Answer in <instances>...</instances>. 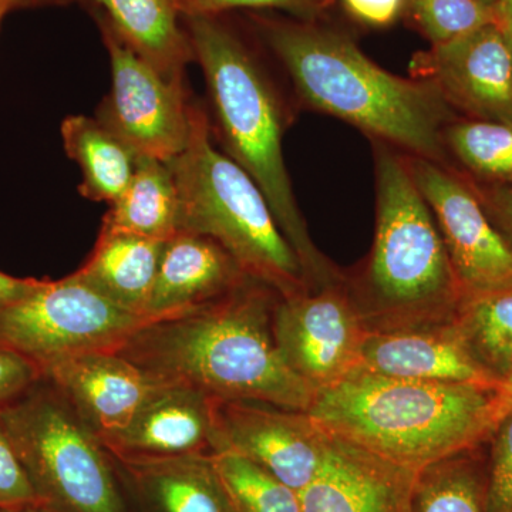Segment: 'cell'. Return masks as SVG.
<instances>
[{"label":"cell","mask_w":512,"mask_h":512,"mask_svg":"<svg viewBox=\"0 0 512 512\" xmlns=\"http://www.w3.org/2000/svg\"><path fill=\"white\" fill-rule=\"evenodd\" d=\"M450 325L498 386L512 375V281L463 293Z\"/></svg>","instance_id":"603a6c76"},{"label":"cell","mask_w":512,"mask_h":512,"mask_svg":"<svg viewBox=\"0 0 512 512\" xmlns=\"http://www.w3.org/2000/svg\"><path fill=\"white\" fill-rule=\"evenodd\" d=\"M349 18L366 28L386 29L406 15L407 0H340Z\"/></svg>","instance_id":"836d02e7"},{"label":"cell","mask_w":512,"mask_h":512,"mask_svg":"<svg viewBox=\"0 0 512 512\" xmlns=\"http://www.w3.org/2000/svg\"><path fill=\"white\" fill-rule=\"evenodd\" d=\"M167 165L180 198V232L214 239L245 275L281 298L311 291L265 195L234 160L215 148L211 120L201 104H191L187 144Z\"/></svg>","instance_id":"8992f818"},{"label":"cell","mask_w":512,"mask_h":512,"mask_svg":"<svg viewBox=\"0 0 512 512\" xmlns=\"http://www.w3.org/2000/svg\"><path fill=\"white\" fill-rule=\"evenodd\" d=\"M62 138L67 156L82 168L80 194L92 201H116L136 170L133 150L99 120L86 116L67 117Z\"/></svg>","instance_id":"cb8c5ba5"},{"label":"cell","mask_w":512,"mask_h":512,"mask_svg":"<svg viewBox=\"0 0 512 512\" xmlns=\"http://www.w3.org/2000/svg\"><path fill=\"white\" fill-rule=\"evenodd\" d=\"M278 298L248 279L218 301L146 323L117 352L156 382L187 384L217 400L308 412L315 390L276 346L272 316Z\"/></svg>","instance_id":"6da1fadb"},{"label":"cell","mask_w":512,"mask_h":512,"mask_svg":"<svg viewBox=\"0 0 512 512\" xmlns=\"http://www.w3.org/2000/svg\"><path fill=\"white\" fill-rule=\"evenodd\" d=\"M493 13L494 25L501 30L512 47V0H498Z\"/></svg>","instance_id":"d590c367"},{"label":"cell","mask_w":512,"mask_h":512,"mask_svg":"<svg viewBox=\"0 0 512 512\" xmlns=\"http://www.w3.org/2000/svg\"><path fill=\"white\" fill-rule=\"evenodd\" d=\"M406 15L431 45L494 23L493 9L478 0H407Z\"/></svg>","instance_id":"83f0119b"},{"label":"cell","mask_w":512,"mask_h":512,"mask_svg":"<svg viewBox=\"0 0 512 512\" xmlns=\"http://www.w3.org/2000/svg\"><path fill=\"white\" fill-rule=\"evenodd\" d=\"M485 512H512V409L491 436Z\"/></svg>","instance_id":"f1b7e54d"},{"label":"cell","mask_w":512,"mask_h":512,"mask_svg":"<svg viewBox=\"0 0 512 512\" xmlns=\"http://www.w3.org/2000/svg\"><path fill=\"white\" fill-rule=\"evenodd\" d=\"M375 144V241L348 291L367 330L450 323L463 296L439 227L406 156Z\"/></svg>","instance_id":"5b68a950"},{"label":"cell","mask_w":512,"mask_h":512,"mask_svg":"<svg viewBox=\"0 0 512 512\" xmlns=\"http://www.w3.org/2000/svg\"><path fill=\"white\" fill-rule=\"evenodd\" d=\"M476 450L444 458L421 470L413 512H485L487 477L473 457Z\"/></svg>","instance_id":"484cf974"},{"label":"cell","mask_w":512,"mask_h":512,"mask_svg":"<svg viewBox=\"0 0 512 512\" xmlns=\"http://www.w3.org/2000/svg\"><path fill=\"white\" fill-rule=\"evenodd\" d=\"M410 74L433 84L458 117L512 126V47L494 23L416 53Z\"/></svg>","instance_id":"7c38bea8"},{"label":"cell","mask_w":512,"mask_h":512,"mask_svg":"<svg viewBox=\"0 0 512 512\" xmlns=\"http://www.w3.org/2000/svg\"><path fill=\"white\" fill-rule=\"evenodd\" d=\"M43 281L32 278H15L0 271V305L18 302L35 292Z\"/></svg>","instance_id":"e575fe53"},{"label":"cell","mask_w":512,"mask_h":512,"mask_svg":"<svg viewBox=\"0 0 512 512\" xmlns=\"http://www.w3.org/2000/svg\"><path fill=\"white\" fill-rule=\"evenodd\" d=\"M272 330L286 365L315 393L339 383L360 366L369 332L346 281L279 296Z\"/></svg>","instance_id":"30bf717a"},{"label":"cell","mask_w":512,"mask_h":512,"mask_svg":"<svg viewBox=\"0 0 512 512\" xmlns=\"http://www.w3.org/2000/svg\"><path fill=\"white\" fill-rule=\"evenodd\" d=\"M308 413L332 436L419 473L476 450L507 414L498 387L416 382L362 367L316 393Z\"/></svg>","instance_id":"3957f363"},{"label":"cell","mask_w":512,"mask_h":512,"mask_svg":"<svg viewBox=\"0 0 512 512\" xmlns=\"http://www.w3.org/2000/svg\"><path fill=\"white\" fill-rule=\"evenodd\" d=\"M146 323L72 274L43 281L26 298L0 305V346L43 369L64 357L117 352Z\"/></svg>","instance_id":"ba28073f"},{"label":"cell","mask_w":512,"mask_h":512,"mask_svg":"<svg viewBox=\"0 0 512 512\" xmlns=\"http://www.w3.org/2000/svg\"><path fill=\"white\" fill-rule=\"evenodd\" d=\"M113 461L143 512H239L212 454Z\"/></svg>","instance_id":"d6986e66"},{"label":"cell","mask_w":512,"mask_h":512,"mask_svg":"<svg viewBox=\"0 0 512 512\" xmlns=\"http://www.w3.org/2000/svg\"><path fill=\"white\" fill-rule=\"evenodd\" d=\"M99 25L109 50L111 90L96 119L137 157L167 163L184 150L190 136L192 101L184 82L167 79L138 56L104 16H99Z\"/></svg>","instance_id":"9c48e42d"},{"label":"cell","mask_w":512,"mask_h":512,"mask_svg":"<svg viewBox=\"0 0 512 512\" xmlns=\"http://www.w3.org/2000/svg\"><path fill=\"white\" fill-rule=\"evenodd\" d=\"M6 5H9L10 8H18V6L25 5V3L30 2V0H2Z\"/></svg>","instance_id":"f35d334b"},{"label":"cell","mask_w":512,"mask_h":512,"mask_svg":"<svg viewBox=\"0 0 512 512\" xmlns=\"http://www.w3.org/2000/svg\"><path fill=\"white\" fill-rule=\"evenodd\" d=\"M330 3V0H178L183 18L220 16L232 9H282L303 22H319Z\"/></svg>","instance_id":"f546056e"},{"label":"cell","mask_w":512,"mask_h":512,"mask_svg":"<svg viewBox=\"0 0 512 512\" xmlns=\"http://www.w3.org/2000/svg\"><path fill=\"white\" fill-rule=\"evenodd\" d=\"M39 503L35 488L30 484L5 430L0 426V508Z\"/></svg>","instance_id":"4dcf8cb0"},{"label":"cell","mask_w":512,"mask_h":512,"mask_svg":"<svg viewBox=\"0 0 512 512\" xmlns=\"http://www.w3.org/2000/svg\"><path fill=\"white\" fill-rule=\"evenodd\" d=\"M9 10H12V8H10L9 5H6L5 2H2V0H0V22H2L3 16H5L6 13L9 12Z\"/></svg>","instance_id":"ab89813d"},{"label":"cell","mask_w":512,"mask_h":512,"mask_svg":"<svg viewBox=\"0 0 512 512\" xmlns=\"http://www.w3.org/2000/svg\"><path fill=\"white\" fill-rule=\"evenodd\" d=\"M376 375L416 382L498 387L477 365L450 323L399 330H369L360 366Z\"/></svg>","instance_id":"e0dca14e"},{"label":"cell","mask_w":512,"mask_h":512,"mask_svg":"<svg viewBox=\"0 0 512 512\" xmlns=\"http://www.w3.org/2000/svg\"><path fill=\"white\" fill-rule=\"evenodd\" d=\"M0 426L40 503L59 512H130L113 458L56 390L32 389L0 406Z\"/></svg>","instance_id":"52a82bcc"},{"label":"cell","mask_w":512,"mask_h":512,"mask_svg":"<svg viewBox=\"0 0 512 512\" xmlns=\"http://www.w3.org/2000/svg\"><path fill=\"white\" fill-rule=\"evenodd\" d=\"M406 160L436 220L463 293L511 282L512 249L491 224L466 175L424 158L406 156Z\"/></svg>","instance_id":"8fae6325"},{"label":"cell","mask_w":512,"mask_h":512,"mask_svg":"<svg viewBox=\"0 0 512 512\" xmlns=\"http://www.w3.org/2000/svg\"><path fill=\"white\" fill-rule=\"evenodd\" d=\"M466 178L491 224L512 249V184H483Z\"/></svg>","instance_id":"d6a6232c"},{"label":"cell","mask_w":512,"mask_h":512,"mask_svg":"<svg viewBox=\"0 0 512 512\" xmlns=\"http://www.w3.org/2000/svg\"><path fill=\"white\" fill-rule=\"evenodd\" d=\"M417 477L330 434L325 460L299 500L302 512H413Z\"/></svg>","instance_id":"9a60e30c"},{"label":"cell","mask_w":512,"mask_h":512,"mask_svg":"<svg viewBox=\"0 0 512 512\" xmlns=\"http://www.w3.org/2000/svg\"><path fill=\"white\" fill-rule=\"evenodd\" d=\"M117 36L167 79L184 82L195 60L190 36L181 28L178 0H93Z\"/></svg>","instance_id":"44dd1931"},{"label":"cell","mask_w":512,"mask_h":512,"mask_svg":"<svg viewBox=\"0 0 512 512\" xmlns=\"http://www.w3.org/2000/svg\"><path fill=\"white\" fill-rule=\"evenodd\" d=\"M100 231L124 232L161 242L180 232V198L167 163L137 157L133 177L120 197L111 202Z\"/></svg>","instance_id":"7402d4cb"},{"label":"cell","mask_w":512,"mask_h":512,"mask_svg":"<svg viewBox=\"0 0 512 512\" xmlns=\"http://www.w3.org/2000/svg\"><path fill=\"white\" fill-rule=\"evenodd\" d=\"M40 379L42 369L33 360L0 346V406L28 393Z\"/></svg>","instance_id":"1f68e13d"},{"label":"cell","mask_w":512,"mask_h":512,"mask_svg":"<svg viewBox=\"0 0 512 512\" xmlns=\"http://www.w3.org/2000/svg\"><path fill=\"white\" fill-rule=\"evenodd\" d=\"M215 402L187 384L156 382L126 429L101 437V446L113 458L214 454Z\"/></svg>","instance_id":"5bb4252c"},{"label":"cell","mask_w":512,"mask_h":512,"mask_svg":"<svg viewBox=\"0 0 512 512\" xmlns=\"http://www.w3.org/2000/svg\"><path fill=\"white\" fill-rule=\"evenodd\" d=\"M212 461L239 512H302L299 494L248 458L222 450Z\"/></svg>","instance_id":"4316f807"},{"label":"cell","mask_w":512,"mask_h":512,"mask_svg":"<svg viewBox=\"0 0 512 512\" xmlns=\"http://www.w3.org/2000/svg\"><path fill=\"white\" fill-rule=\"evenodd\" d=\"M215 426V453L234 451L298 494L318 474L330 441L308 412L266 403L217 400Z\"/></svg>","instance_id":"4fadbf2b"},{"label":"cell","mask_w":512,"mask_h":512,"mask_svg":"<svg viewBox=\"0 0 512 512\" xmlns=\"http://www.w3.org/2000/svg\"><path fill=\"white\" fill-rule=\"evenodd\" d=\"M0 512H59L53 508L47 507L43 503L25 505V507L18 508H0Z\"/></svg>","instance_id":"74e56055"},{"label":"cell","mask_w":512,"mask_h":512,"mask_svg":"<svg viewBox=\"0 0 512 512\" xmlns=\"http://www.w3.org/2000/svg\"><path fill=\"white\" fill-rule=\"evenodd\" d=\"M255 25L306 106L373 143L453 167L444 131L458 116L433 84L387 72L348 35L319 22L255 16Z\"/></svg>","instance_id":"7a4b0ae2"},{"label":"cell","mask_w":512,"mask_h":512,"mask_svg":"<svg viewBox=\"0 0 512 512\" xmlns=\"http://www.w3.org/2000/svg\"><path fill=\"white\" fill-rule=\"evenodd\" d=\"M478 2L483 3V5L487 6V8L493 9L495 6V3H497L498 0H478Z\"/></svg>","instance_id":"60d3db41"},{"label":"cell","mask_w":512,"mask_h":512,"mask_svg":"<svg viewBox=\"0 0 512 512\" xmlns=\"http://www.w3.org/2000/svg\"><path fill=\"white\" fill-rule=\"evenodd\" d=\"M453 167L483 184H512V126L457 117L444 131Z\"/></svg>","instance_id":"d4e9b609"},{"label":"cell","mask_w":512,"mask_h":512,"mask_svg":"<svg viewBox=\"0 0 512 512\" xmlns=\"http://www.w3.org/2000/svg\"><path fill=\"white\" fill-rule=\"evenodd\" d=\"M212 109L222 151L255 181L299 262L309 289L345 281L313 244L286 170V111L261 62L220 16L184 18Z\"/></svg>","instance_id":"277c9868"},{"label":"cell","mask_w":512,"mask_h":512,"mask_svg":"<svg viewBox=\"0 0 512 512\" xmlns=\"http://www.w3.org/2000/svg\"><path fill=\"white\" fill-rule=\"evenodd\" d=\"M164 245L138 235L100 231L92 255L73 275L124 311L146 319Z\"/></svg>","instance_id":"ffe728a7"},{"label":"cell","mask_w":512,"mask_h":512,"mask_svg":"<svg viewBox=\"0 0 512 512\" xmlns=\"http://www.w3.org/2000/svg\"><path fill=\"white\" fill-rule=\"evenodd\" d=\"M498 392L503 400L505 412H510L512 409V375L498 386Z\"/></svg>","instance_id":"8d00e7d4"},{"label":"cell","mask_w":512,"mask_h":512,"mask_svg":"<svg viewBox=\"0 0 512 512\" xmlns=\"http://www.w3.org/2000/svg\"><path fill=\"white\" fill-rule=\"evenodd\" d=\"M42 375L97 439L126 429L156 384L119 352L64 357Z\"/></svg>","instance_id":"2e32d148"},{"label":"cell","mask_w":512,"mask_h":512,"mask_svg":"<svg viewBox=\"0 0 512 512\" xmlns=\"http://www.w3.org/2000/svg\"><path fill=\"white\" fill-rule=\"evenodd\" d=\"M248 279L251 278L214 239L178 232L165 242L146 319L153 322L208 305Z\"/></svg>","instance_id":"ac0fdd59"}]
</instances>
